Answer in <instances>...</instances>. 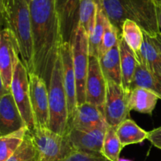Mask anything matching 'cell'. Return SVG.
I'll use <instances>...</instances> for the list:
<instances>
[{"instance_id": "obj_3", "label": "cell", "mask_w": 161, "mask_h": 161, "mask_svg": "<svg viewBox=\"0 0 161 161\" xmlns=\"http://www.w3.org/2000/svg\"><path fill=\"white\" fill-rule=\"evenodd\" d=\"M2 28L10 30L18 42L20 58L29 74L34 72L31 22L27 0H0Z\"/></svg>"}, {"instance_id": "obj_24", "label": "cell", "mask_w": 161, "mask_h": 161, "mask_svg": "<svg viewBox=\"0 0 161 161\" xmlns=\"http://www.w3.org/2000/svg\"><path fill=\"white\" fill-rule=\"evenodd\" d=\"M105 15L100 3L97 0V9L96 15V21L92 32L89 36V53L91 57H97L99 58L101 46L103 39L105 30Z\"/></svg>"}, {"instance_id": "obj_2", "label": "cell", "mask_w": 161, "mask_h": 161, "mask_svg": "<svg viewBox=\"0 0 161 161\" xmlns=\"http://www.w3.org/2000/svg\"><path fill=\"white\" fill-rule=\"evenodd\" d=\"M111 23L121 33L123 24L130 20L138 24L148 36L160 32L157 6L154 0H98Z\"/></svg>"}, {"instance_id": "obj_8", "label": "cell", "mask_w": 161, "mask_h": 161, "mask_svg": "<svg viewBox=\"0 0 161 161\" xmlns=\"http://www.w3.org/2000/svg\"><path fill=\"white\" fill-rule=\"evenodd\" d=\"M18 42L14 35L7 28L0 32V80L2 92L10 91L16 65L20 59Z\"/></svg>"}, {"instance_id": "obj_32", "label": "cell", "mask_w": 161, "mask_h": 161, "mask_svg": "<svg viewBox=\"0 0 161 161\" xmlns=\"http://www.w3.org/2000/svg\"><path fill=\"white\" fill-rule=\"evenodd\" d=\"M151 37V36H150ZM153 42H154V44L156 45V47L159 49L161 51V32L157 33L156 36L151 37Z\"/></svg>"}, {"instance_id": "obj_22", "label": "cell", "mask_w": 161, "mask_h": 161, "mask_svg": "<svg viewBox=\"0 0 161 161\" xmlns=\"http://www.w3.org/2000/svg\"><path fill=\"white\" fill-rule=\"evenodd\" d=\"M138 86L149 90L161 100V75L149 71L139 62L137 64L130 91Z\"/></svg>"}, {"instance_id": "obj_30", "label": "cell", "mask_w": 161, "mask_h": 161, "mask_svg": "<svg viewBox=\"0 0 161 161\" xmlns=\"http://www.w3.org/2000/svg\"><path fill=\"white\" fill-rule=\"evenodd\" d=\"M57 161H109L102 154L90 153L79 150H72L70 153Z\"/></svg>"}, {"instance_id": "obj_21", "label": "cell", "mask_w": 161, "mask_h": 161, "mask_svg": "<svg viewBox=\"0 0 161 161\" xmlns=\"http://www.w3.org/2000/svg\"><path fill=\"white\" fill-rule=\"evenodd\" d=\"M116 134L124 147L138 144L148 139L149 131L143 130L133 119H127L116 127Z\"/></svg>"}, {"instance_id": "obj_25", "label": "cell", "mask_w": 161, "mask_h": 161, "mask_svg": "<svg viewBox=\"0 0 161 161\" xmlns=\"http://www.w3.org/2000/svg\"><path fill=\"white\" fill-rule=\"evenodd\" d=\"M121 36L138 58L144 42V33L141 27L133 20H126L123 24Z\"/></svg>"}, {"instance_id": "obj_1", "label": "cell", "mask_w": 161, "mask_h": 161, "mask_svg": "<svg viewBox=\"0 0 161 161\" xmlns=\"http://www.w3.org/2000/svg\"><path fill=\"white\" fill-rule=\"evenodd\" d=\"M34 72L50 83L55 61L64 42L55 0H31Z\"/></svg>"}, {"instance_id": "obj_17", "label": "cell", "mask_w": 161, "mask_h": 161, "mask_svg": "<svg viewBox=\"0 0 161 161\" xmlns=\"http://www.w3.org/2000/svg\"><path fill=\"white\" fill-rule=\"evenodd\" d=\"M119 49L121 61V73H122V86L127 93L130 92L131 84L136 72L138 59L133 50L130 48L126 41L119 35Z\"/></svg>"}, {"instance_id": "obj_31", "label": "cell", "mask_w": 161, "mask_h": 161, "mask_svg": "<svg viewBox=\"0 0 161 161\" xmlns=\"http://www.w3.org/2000/svg\"><path fill=\"white\" fill-rule=\"evenodd\" d=\"M155 147L161 149V126L149 131L148 139Z\"/></svg>"}, {"instance_id": "obj_10", "label": "cell", "mask_w": 161, "mask_h": 161, "mask_svg": "<svg viewBox=\"0 0 161 161\" xmlns=\"http://www.w3.org/2000/svg\"><path fill=\"white\" fill-rule=\"evenodd\" d=\"M31 104L36 127H49L50 103L48 86L45 80L36 73L29 74Z\"/></svg>"}, {"instance_id": "obj_5", "label": "cell", "mask_w": 161, "mask_h": 161, "mask_svg": "<svg viewBox=\"0 0 161 161\" xmlns=\"http://www.w3.org/2000/svg\"><path fill=\"white\" fill-rule=\"evenodd\" d=\"M29 132L37 150V161H57L74 150L66 135L49 127H36Z\"/></svg>"}, {"instance_id": "obj_14", "label": "cell", "mask_w": 161, "mask_h": 161, "mask_svg": "<svg viewBox=\"0 0 161 161\" xmlns=\"http://www.w3.org/2000/svg\"><path fill=\"white\" fill-rule=\"evenodd\" d=\"M26 127L11 91L1 93L0 97V136Z\"/></svg>"}, {"instance_id": "obj_9", "label": "cell", "mask_w": 161, "mask_h": 161, "mask_svg": "<svg viewBox=\"0 0 161 161\" xmlns=\"http://www.w3.org/2000/svg\"><path fill=\"white\" fill-rule=\"evenodd\" d=\"M128 96L122 85L107 80L104 116L108 125L117 127L124 120L130 119Z\"/></svg>"}, {"instance_id": "obj_13", "label": "cell", "mask_w": 161, "mask_h": 161, "mask_svg": "<svg viewBox=\"0 0 161 161\" xmlns=\"http://www.w3.org/2000/svg\"><path fill=\"white\" fill-rule=\"evenodd\" d=\"M107 127L87 130L72 128L65 135L72 148L75 150L90 153L102 154L103 141Z\"/></svg>"}, {"instance_id": "obj_4", "label": "cell", "mask_w": 161, "mask_h": 161, "mask_svg": "<svg viewBox=\"0 0 161 161\" xmlns=\"http://www.w3.org/2000/svg\"><path fill=\"white\" fill-rule=\"evenodd\" d=\"M48 92L50 103L49 128L59 135H65L69 128V109L63 82L61 50L52 71Z\"/></svg>"}, {"instance_id": "obj_29", "label": "cell", "mask_w": 161, "mask_h": 161, "mask_svg": "<svg viewBox=\"0 0 161 161\" xmlns=\"http://www.w3.org/2000/svg\"><path fill=\"white\" fill-rule=\"evenodd\" d=\"M121 33L119 32V30L111 23V21L106 17L103 39H102L100 53H99V58L103 56L105 53L109 51L112 48H113L118 43L119 35Z\"/></svg>"}, {"instance_id": "obj_6", "label": "cell", "mask_w": 161, "mask_h": 161, "mask_svg": "<svg viewBox=\"0 0 161 161\" xmlns=\"http://www.w3.org/2000/svg\"><path fill=\"white\" fill-rule=\"evenodd\" d=\"M70 42L76 78L77 102L78 105H80L86 102V82L90 63L89 36L80 25H78Z\"/></svg>"}, {"instance_id": "obj_12", "label": "cell", "mask_w": 161, "mask_h": 161, "mask_svg": "<svg viewBox=\"0 0 161 161\" xmlns=\"http://www.w3.org/2000/svg\"><path fill=\"white\" fill-rule=\"evenodd\" d=\"M107 80L102 70L99 58L90 56L86 82V102L97 106L103 113L106 97Z\"/></svg>"}, {"instance_id": "obj_20", "label": "cell", "mask_w": 161, "mask_h": 161, "mask_svg": "<svg viewBox=\"0 0 161 161\" xmlns=\"http://www.w3.org/2000/svg\"><path fill=\"white\" fill-rule=\"evenodd\" d=\"M137 59L138 62L142 64L149 71L161 75V51L156 47L150 36L146 33H144V42Z\"/></svg>"}, {"instance_id": "obj_16", "label": "cell", "mask_w": 161, "mask_h": 161, "mask_svg": "<svg viewBox=\"0 0 161 161\" xmlns=\"http://www.w3.org/2000/svg\"><path fill=\"white\" fill-rule=\"evenodd\" d=\"M107 126L103 113L97 106L86 102L77 107L75 117L69 130L72 128L87 130Z\"/></svg>"}, {"instance_id": "obj_26", "label": "cell", "mask_w": 161, "mask_h": 161, "mask_svg": "<svg viewBox=\"0 0 161 161\" xmlns=\"http://www.w3.org/2000/svg\"><path fill=\"white\" fill-rule=\"evenodd\" d=\"M123 145L116 134V127L108 125L105 134L102 154L109 161H119Z\"/></svg>"}, {"instance_id": "obj_19", "label": "cell", "mask_w": 161, "mask_h": 161, "mask_svg": "<svg viewBox=\"0 0 161 161\" xmlns=\"http://www.w3.org/2000/svg\"><path fill=\"white\" fill-rule=\"evenodd\" d=\"M101 68L106 80H111L122 85L121 61L119 42L109 51L99 58Z\"/></svg>"}, {"instance_id": "obj_15", "label": "cell", "mask_w": 161, "mask_h": 161, "mask_svg": "<svg viewBox=\"0 0 161 161\" xmlns=\"http://www.w3.org/2000/svg\"><path fill=\"white\" fill-rule=\"evenodd\" d=\"M64 42H71L79 25L80 0H55Z\"/></svg>"}, {"instance_id": "obj_33", "label": "cell", "mask_w": 161, "mask_h": 161, "mask_svg": "<svg viewBox=\"0 0 161 161\" xmlns=\"http://www.w3.org/2000/svg\"><path fill=\"white\" fill-rule=\"evenodd\" d=\"M157 19H158V25L161 32V8L157 6Z\"/></svg>"}, {"instance_id": "obj_18", "label": "cell", "mask_w": 161, "mask_h": 161, "mask_svg": "<svg viewBox=\"0 0 161 161\" xmlns=\"http://www.w3.org/2000/svg\"><path fill=\"white\" fill-rule=\"evenodd\" d=\"M158 96L144 87H135L128 96V106L130 111L152 115L159 100Z\"/></svg>"}, {"instance_id": "obj_11", "label": "cell", "mask_w": 161, "mask_h": 161, "mask_svg": "<svg viewBox=\"0 0 161 161\" xmlns=\"http://www.w3.org/2000/svg\"><path fill=\"white\" fill-rule=\"evenodd\" d=\"M62 75L64 90L68 101L69 109V130L78 107L77 102V86L73 64V55L71 42H64L61 48Z\"/></svg>"}, {"instance_id": "obj_23", "label": "cell", "mask_w": 161, "mask_h": 161, "mask_svg": "<svg viewBox=\"0 0 161 161\" xmlns=\"http://www.w3.org/2000/svg\"><path fill=\"white\" fill-rule=\"evenodd\" d=\"M28 131V127H24L12 133L0 136V161H6L17 150Z\"/></svg>"}, {"instance_id": "obj_28", "label": "cell", "mask_w": 161, "mask_h": 161, "mask_svg": "<svg viewBox=\"0 0 161 161\" xmlns=\"http://www.w3.org/2000/svg\"><path fill=\"white\" fill-rule=\"evenodd\" d=\"M6 161H37V150L29 130L21 146Z\"/></svg>"}, {"instance_id": "obj_27", "label": "cell", "mask_w": 161, "mask_h": 161, "mask_svg": "<svg viewBox=\"0 0 161 161\" xmlns=\"http://www.w3.org/2000/svg\"><path fill=\"white\" fill-rule=\"evenodd\" d=\"M97 0H80L79 25L85 30L88 36L92 32L96 21Z\"/></svg>"}, {"instance_id": "obj_34", "label": "cell", "mask_w": 161, "mask_h": 161, "mask_svg": "<svg viewBox=\"0 0 161 161\" xmlns=\"http://www.w3.org/2000/svg\"><path fill=\"white\" fill-rule=\"evenodd\" d=\"M27 1H28V3H30V1H31V0H27Z\"/></svg>"}, {"instance_id": "obj_7", "label": "cell", "mask_w": 161, "mask_h": 161, "mask_svg": "<svg viewBox=\"0 0 161 161\" xmlns=\"http://www.w3.org/2000/svg\"><path fill=\"white\" fill-rule=\"evenodd\" d=\"M10 91L25 121V125L29 131H32L36 128V124L30 97L29 72L20 58L16 65Z\"/></svg>"}]
</instances>
